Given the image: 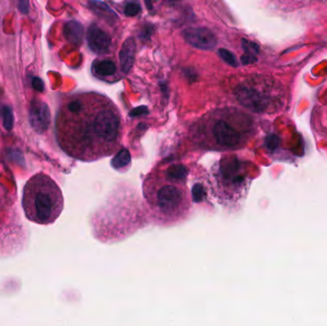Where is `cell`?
I'll list each match as a JSON object with an SVG mask.
<instances>
[{"instance_id":"cell-1","label":"cell","mask_w":327,"mask_h":326,"mask_svg":"<svg viewBox=\"0 0 327 326\" xmlns=\"http://www.w3.org/2000/svg\"><path fill=\"white\" fill-rule=\"evenodd\" d=\"M56 134L68 156L86 163L95 162L120 149V113L108 101L77 96L59 108Z\"/></svg>"},{"instance_id":"cell-2","label":"cell","mask_w":327,"mask_h":326,"mask_svg":"<svg viewBox=\"0 0 327 326\" xmlns=\"http://www.w3.org/2000/svg\"><path fill=\"white\" fill-rule=\"evenodd\" d=\"M185 166L171 164L155 168L144 181V195L158 219L174 221L184 218L191 204L206 196L202 182L189 186Z\"/></svg>"},{"instance_id":"cell-3","label":"cell","mask_w":327,"mask_h":326,"mask_svg":"<svg viewBox=\"0 0 327 326\" xmlns=\"http://www.w3.org/2000/svg\"><path fill=\"white\" fill-rule=\"evenodd\" d=\"M251 133V124L244 116L216 114L196 124L191 139L197 148L208 151H233L242 148Z\"/></svg>"},{"instance_id":"cell-4","label":"cell","mask_w":327,"mask_h":326,"mask_svg":"<svg viewBox=\"0 0 327 326\" xmlns=\"http://www.w3.org/2000/svg\"><path fill=\"white\" fill-rule=\"evenodd\" d=\"M22 206L26 217L39 225L54 223L60 215L64 199L61 189L45 173H36L24 186Z\"/></svg>"},{"instance_id":"cell-5","label":"cell","mask_w":327,"mask_h":326,"mask_svg":"<svg viewBox=\"0 0 327 326\" xmlns=\"http://www.w3.org/2000/svg\"><path fill=\"white\" fill-rule=\"evenodd\" d=\"M242 163L236 156H223L210 169L209 183L212 194L223 206L239 202L247 189V177L242 173Z\"/></svg>"},{"instance_id":"cell-6","label":"cell","mask_w":327,"mask_h":326,"mask_svg":"<svg viewBox=\"0 0 327 326\" xmlns=\"http://www.w3.org/2000/svg\"><path fill=\"white\" fill-rule=\"evenodd\" d=\"M238 101L254 112L266 111L271 103V97L255 86H240L236 89Z\"/></svg>"},{"instance_id":"cell-7","label":"cell","mask_w":327,"mask_h":326,"mask_svg":"<svg viewBox=\"0 0 327 326\" xmlns=\"http://www.w3.org/2000/svg\"><path fill=\"white\" fill-rule=\"evenodd\" d=\"M183 34L188 43L198 49L210 50L217 43L214 34L206 28L190 27L186 29Z\"/></svg>"},{"instance_id":"cell-8","label":"cell","mask_w":327,"mask_h":326,"mask_svg":"<svg viewBox=\"0 0 327 326\" xmlns=\"http://www.w3.org/2000/svg\"><path fill=\"white\" fill-rule=\"evenodd\" d=\"M51 122V113L48 105L40 101H34L30 107V123L35 132L43 133Z\"/></svg>"},{"instance_id":"cell-9","label":"cell","mask_w":327,"mask_h":326,"mask_svg":"<svg viewBox=\"0 0 327 326\" xmlns=\"http://www.w3.org/2000/svg\"><path fill=\"white\" fill-rule=\"evenodd\" d=\"M87 41L92 51L100 54L107 51L111 43L109 34L95 24H92L88 29Z\"/></svg>"},{"instance_id":"cell-10","label":"cell","mask_w":327,"mask_h":326,"mask_svg":"<svg viewBox=\"0 0 327 326\" xmlns=\"http://www.w3.org/2000/svg\"><path fill=\"white\" fill-rule=\"evenodd\" d=\"M135 52L136 42L134 38L129 37L123 42L120 52V66L124 73H128L132 67L135 58Z\"/></svg>"},{"instance_id":"cell-11","label":"cell","mask_w":327,"mask_h":326,"mask_svg":"<svg viewBox=\"0 0 327 326\" xmlns=\"http://www.w3.org/2000/svg\"><path fill=\"white\" fill-rule=\"evenodd\" d=\"M63 34L68 42L74 45H80L84 39V27L78 21H68L63 27Z\"/></svg>"},{"instance_id":"cell-12","label":"cell","mask_w":327,"mask_h":326,"mask_svg":"<svg viewBox=\"0 0 327 326\" xmlns=\"http://www.w3.org/2000/svg\"><path fill=\"white\" fill-rule=\"evenodd\" d=\"M93 72L99 77H109L116 73V64L108 59L95 60L92 65Z\"/></svg>"},{"instance_id":"cell-13","label":"cell","mask_w":327,"mask_h":326,"mask_svg":"<svg viewBox=\"0 0 327 326\" xmlns=\"http://www.w3.org/2000/svg\"><path fill=\"white\" fill-rule=\"evenodd\" d=\"M242 46L245 50V55L242 57V61L244 64L252 63L257 61V55L258 53V46L249 40L242 39Z\"/></svg>"},{"instance_id":"cell-14","label":"cell","mask_w":327,"mask_h":326,"mask_svg":"<svg viewBox=\"0 0 327 326\" xmlns=\"http://www.w3.org/2000/svg\"><path fill=\"white\" fill-rule=\"evenodd\" d=\"M2 112H3V123L5 129L12 130L14 126V114L12 109L9 106H5Z\"/></svg>"},{"instance_id":"cell-15","label":"cell","mask_w":327,"mask_h":326,"mask_svg":"<svg viewBox=\"0 0 327 326\" xmlns=\"http://www.w3.org/2000/svg\"><path fill=\"white\" fill-rule=\"evenodd\" d=\"M219 55L228 64H230L231 66H235L236 67V66L238 65V59H237V58L235 57V55L233 53H231V52L228 51L226 49H220L219 50Z\"/></svg>"},{"instance_id":"cell-16","label":"cell","mask_w":327,"mask_h":326,"mask_svg":"<svg viewBox=\"0 0 327 326\" xmlns=\"http://www.w3.org/2000/svg\"><path fill=\"white\" fill-rule=\"evenodd\" d=\"M141 12V7L137 2H129L124 8V14L128 17H135Z\"/></svg>"},{"instance_id":"cell-17","label":"cell","mask_w":327,"mask_h":326,"mask_svg":"<svg viewBox=\"0 0 327 326\" xmlns=\"http://www.w3.org/2000/svg\"><path fill=\"white\" fill-rule=\"evenodd\" d=\"M32 86L34 87V90H36L38 92H43V90H44V84H43L42 80L37 77H34V79L32 80Z\"/></svg>"},{"instance_id":"cell-18","label":"cell","mask_w":327,"mask_h":326,"mask_svg":"<svg viewBox=\"0 0 327 326\" xmlns=\"http://www.w3.org/2000/svg\"><path fill=\"white\" fill-rule=\"evenodd\" d=\"M18 9L22 14L27 15L29 13L28 0H18Z\"/></svg>"},{"instance_id":"cell-19","label":"cell","mask_w":327,"mask_h":326,"mask_svg":"<svg viewBox=\"0 0 327 326\" xmlns=\"http://www.w3.org/2000/svg\"><path fill=\"white\" fill-rule=\"evenodd\" d=\"M145 1H146V5H147V7H148L149 10H151V9H152L151 0H145Z\"/></svg>"},{"instance_id":"cell-20","label":"cell","mask_w":327,"mask_h":326,"mask_svg":"<svg viewBox=\"0 0 327 326\" xmlns=\"http://www.w3.org/2000/svg\"><path fill=\"white\" fill-rule=\"evenodd\" d=\"M0 112H1V110H0Z\"/></svg>"}]
</instances>
